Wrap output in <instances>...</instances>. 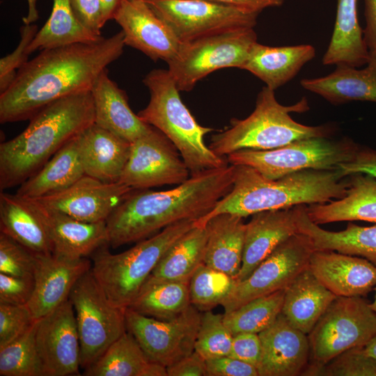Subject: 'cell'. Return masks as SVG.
Returning <instances> with one entry per match:
<instances>
[{
  "mask_svg": "<svg viewBox=\"0 0 376 376\" xmlns=\"http://www.w3.org/2000/svg\"><path fill=\"white\" fill-rule=\"evenodd\" d=\"M125 45L120 31L95 42L40 51L0 93V123L29 120L57 100L90 91L98 77L121 56Z\"/></svg>",
  "mask_w": 376,
  "mask_h": 376,
  "instance_id": "1",
  "label": "cell"
},
{
  "mask_svg": "<svg viewBox=\"0 0 376 376\" xmlns=\"http://www.w3.org/2000/svg\"><path fill=\"white\" fill-rule=\"evenodd\" d=\"M236 166L228 165L191 174L164 191H132L107 218L109 245L117 248L146 239L184 220L208 213L231 189Z\"/></svg>",
  "mask_w": 376,
  "mask_h": 376,
  "instance_id": "2",
  "label": "cell"
},
{
  "mask_svg": "<svg viewBox=\"0 0 376 376\" xmlns=\"http://www.w3.org/2000/svg\"><path fill=\"white\" fill-rule=\"evenodd\" d=\"M26 128L0 144V190L22 185L95 122L91 92L65 96L38 111Z\"/></svg>",
  "mask_w": 376,
  "mask_h": 376,
  "instance_id": "3",
  "label": "cell"
},
{
  "mask_svg": "<svg viewBox=\"0 0 376 376\" xmlns=\"http://www.w3.org/2000/svg\"><path fill=\"white\" fill-rule=\"evenodd\" d=\"M235 166L230 191L195 226H205L211 218L224 213L244 218L265 210L329 202L343 198L349 187L348 175L338 168L306 169L271 180L251 166Z\"/></svg>",
  "mask_w": 376,
  "mask_h": 376,
  "instance_id": "4",
  "label": "cell"
},
{
  "mask_svg": "<svg viewBox=\"0 0 376 376\" xmlns=\"http://www.w3.org/2000/svg\"><path fill=\"white\" fill-rule=\"evenodd\" d=\"M308 109L305 97L295 104L282 105L274 91L265 86L257 96L253 111L246 118L231 119L230 127L212 136L209 147L217 155L225 157L243 149L271 150L301 139L333 136L336 132L333 125H305L290 116Z\"/></svg>",
  "mask_w": 376,
  "mask_h": 376,
  "instance_id": "5",
  "label": "cell"
},
{
  "mask_svg": "<svg viewBox=\"0 0 376 376\" xmlns=\"http://www.w3.org/2000/svg\"><path fill=\"white\" fill-rule=\"evenodd\" d=\"M143 82L149 90L150 98L138 116L172 142L191 174L228 164L226 157L217 155L206 146L205 136L212 129L196 122L182 102L180 91L168 70H152Z\"/></svg>",
  "mask_w": 376,
  "mask_h": 376,
  "instance_id": "6",
  "label": "cell"
},
{
  "mask_svg": "<svg viewBox=\"0 0 376 376\" xmlns=\"http://www.w3.org/2000/svg\"><path fill=\"white\" fill-rule=\"evenodd\" d=\"M195 222L184 220L171 224L122 253H111L108 244L95 251L91 256V269L110 301L128 307L165 253Z\"/></svg>",
  "mask_w": 376,
  "mask_h": 376,
  "instance_id": "7",
  "label": "cell"
},
{
  "mask_svg": "<svg viewBox=\"0 0 376 376\" xmlns=\"http://www.w3.org/2000/svg\"><path fill=\"white\" fill-rule=\"evenodd\" d=\"M359 146L347 137H310L271 150H240L226 159L230 164L251 166L264 177L275 180L306 169H337L353 159Z\"/></svg>",
  "mask_w": 376,
  "mask_h": 376,
  "instance_id": "8",
  "label": "cell"
},
{
  "mask_svg": "<svg viewBox=\"0 0 376 376\" xmlns=\"http://www.w3.org/2000/svg\"><path fill=\"white\" fill-rule=\"evenodd\" d=\"M375 336L376 313L370 303L363 297H337L308 334L306 369L324 366L349 349L364 347Z\"/></svg>",
  "mask_w": 376,
  "mask_h": 376,
  "instance_id": "9",
  "label": "cell"
},
{
  "mask_svg": "<svg viewBox=\"0 0 376 376\" xmlns=\"http://www.w3.org/2000/svg\"><path fill=\"white\" fill-rule=\"evenodd\" d=\"M69 300L76 318L80 344V366L93 365L127 331L125 309L113 304L91 269L72 288Z\"/></svg>",
  "mask_w": 376,
  "mask_h": 376,
  "instance_id": "10",
  "label": "cell"
},
{
  "mask_svg": "<svg viewBox=\"0 0 376 376\" xmlns=\"http://www.w3.org/2000/svg\"><path fill=\"white\" fill-rule=\"evenodd\" d=\"M257 42L254 29H242L182 42L169 61L168 71L180 91H189L210 73L224 68H242Z\"/></svg>",
  "mask_w": 376,
  "mask_h": 376,
  "instance_id": "11",
  "label": "cell"
},
{
  "mask_svg": "<svg viewBox=\"0 0 376 376\" xmlns=\"http://www.w3.org/2000/svg\"><path fill=\"white\" fill-rule=\"evenodd\" d=\"M315 249L311 238L298 233L280 244L244 280L237 281L221 304L225 313L262 296L286 288L308 268Z\"/></svg>",
  "mask_w": 376,
  "mask_h": 376,
  "instance_id": "12",
  "label": "cell"
},
{
  "mask_svg": "<svg viewBox=\"0 0 376 376\" xmlns=\"http://www.w3.org/2000/svg\"><path fill=\"white\" fill-rule=\"evenodd\" d=\"M181 42L254 29L258 15L206 0H145Z\"/></svg>",
  "mask_w": 376,
  "mask_h": 376,
  "instance_id": "13",
  "label": "cell"
},
{
  "mask_svg": "<svg viewBox=\"0 0 376 376\" xmlns=\"http://www.w3.org/2000/svg\"><path fill=\"white\" fill-rule=\"evenodd\" d=\"M201 314L190 307L170 320H161L125 309L127 331L153 362L169 367L194 351Z\"/></svg>",
  "mask_w": 376,
  "mask_h": 376,
  "instance_id": "14",
  "label": "cell"
},
{
  "mask_svg": "<svg viewBox=\"0 0 376 376\" xmlns=\"http://www.w3.org/2000/svg\"><path fill=\"white\" fill-rule=\"evenodd\" d=\"M190 171L172 142L159 130L149 131L131 143L130 152L119 182L133 189L180 185Z\"/></svg>",
  "mask_w": 376,
  "mask_h": 376,
  "instance_id": "15",
  "label": "cell"
},
{
  "mask_svg": "<svg viewBox=\"0 0 376 376\" xmlns=\"http://www.w3.org/2000/svg\"><path fill=\"white\" fill-rule=\"evenodd\" d=\"M35 341L41 376L80 375L79 338L69 299L37 320Z\"/></svg>",
  "mask_w": 376,
  "mask_h": 376,
  "instance_id": "16",
  "label": "cell"
},
{
  "mask_svg": "<svg viewBox=\"0 0 376 376\" xmlns=\"http://www.w3.org/2000/svg\"><path fill=\"white\" fill-rule=\"evenodd\" d=\"M134 190L119 182H104L85 175L61 191L32 199L79 221L99 222L107 221Z\"/></svg>",
  "mask_w": 376,
  "mask_h": 376,
  "instance_id": "17",
  "label": "cell"
},
{
  "mask_svg": "<svg viewBox=\"0 0 376 376\" xmlns=\"http://www.w3.org/2000/svg\"><path fill=\"white\" fill-rule=\"evenodd\" d=\"M113 19L121 27L125 45L153 61L168 63L180 51L182 42L145 0H121Z\"/></svg>",
  "mask_w": 376,
  "mask_h": 376,
  "instance_id": "18",
  "label": "cell"
},
{
  "mask_svg": "<svg viewBox=\"0 0 376 376\" xmlns=\"http://www.w3.org/2000/svg\"><path fill=\"white\" fill-rule=\"evenodd\" d=\"M91 266L86 258L36 254L34 290L27 304L34 319L42 318L67 301L75 283Z\"/></svg>",
  "mask_w": 376,
  "mask_h": 376,
  "instance_id": "19",
  "label": "cell"
},
{
  "mask_svg": "<svg viewBox=\"0 0 376 376\" xmlns=\"http://www.w3.org/2000/svg\"><path fill=\"white\" fill-rule=\"evenodd\" d=\"M258 335L262 347L259 376L303 375L310 360L308 335L292 326L281 313Z\"/></svg>",
  "mask_w": 376,
  "mask_h": 376,
  "instance_id": "20",
  "label": "cell"
},
{
  "mask_svg": "<svg viewBox=\"0 0 376 376\" xmlns=\"http://www.w3.org/2000/svg\"><path fill=\"white\" fill-rule=\"evenodd\" d=\"M27 199L45 225L52 254L79 259L91 256L99 248L109 245L106 221H79L61 212L47 208L32 198Z\"/></svg>",
  "mask_w": 376,
  "mask_h": 376,
  "instance_id": "21",
  "label": "cell"
},
{
  "mask_svg": "<svg viewBox=\"0 0 376 376\" xmlns=\"http://www.w3.org/2000/svg\"><path fill=\"white\" fill-rule=\"evenodd\" d=\"M308 269L336 297H365L376 286V266L331 250H314Z\"/></svg>",
  "mask_w": 376,
  "mask_h": 376,
  "instance_id": "22",
  "label": "cell"
},
{
  "mask_svg": "<svg viewBox=\"0 0 376 376\" xmlns=\"http://www.w3.org/2000/svg\"><path fill=\"white\" fill-rule=\"evenodd\" d=\"M298 233L296 206L252 214L246 224L242 262L237 281L246 279L280 244Z\"/></svg>",
  "mask_w": 376,
  "mask_h": 376,
  "instance_id": "23",
  "label": "cell"
},
{
  "mask_svg": "<svg viewBox=\"0 0 376 376\" xmlns=\"http://www.w3.org/2000/svg\"><path fill=\"white\" fill-rule=\"evenodd\" d=\"M95 122L97 126L132 143L152 126L130 107L125 91L110 79L108 70L96 79L91 90Z\"/></svg>",
  "mask_w": 376,
  "mask_h": 376,
  "instance_id": "24",
  "label": "cell"
},
{
  "mask_svg": "<svg viewBox=\"0 0 376 376\" xmlns=\"http://www.w3.org/2000/svg\"><path fill=\"white\" fill-rule=\"evenodd\" d=\"M78 138L85 175L104 182H119L129 158L131 143L95 123Z\"/></svg>",
  "mask_w": 376,
  "mask_h": 376,
  "instance_id": "25",
  "label": "cell"
},
{
  "mask_svg": "<svg viewBox=\"0 0 376 376\" xmlns=\"http://www.w3.org/2000/svg\"><path fill=\"white\" fill-rule=\"evenodd\" d=\"M348 178L343 198L306 205L311 221L317 225L345 221L376 223V178L363 173L350 174Z\"/></svg>",
  "mask_w": 376,
  "mask_h": 376,
  "instance_id": "26",
  "label": "cell"
},
{
  "mask_svg": "<svg viewBox=\"0 0 376 376\" xmlns=\"http://www.w3.org/2000/svg\"><path fill=\"white\" fill-rule=\"evenodd\" d=\"M300 84L335 105L352 101L376 103V62L368 61L362 69L338 65L331 73L303 79Z\"/></svg>",
  "mask_w": 376,
  "mask_h": 376,
  "instance_id": "27",
  "label": "cell"
},
{
  "mask_svg": "<svg viewBox=\"0 0 376 376\" xmlns=\"http://www.w3.org/2000/svg\"><path fill=\"white\" fill-rule=\"evenodd\" d=\"M315 56V49L311 45L269 47L256 42L241 69L275 91L292 79Z\"/></svg>",
  "mask_w": 376,
  "mask_h": 376,
  "instance_id": "28",
  "label": "cell"
},
{
  "mask_svg": "<svg viewBox=\"0 0 376 376\" xmlns=\"http://www.w3.org/2000/svg\"><path fill=\"white\" fill-rule=\"evenodd\" d=\"M336 297L307 268L285 288L281 314L308 335Z\"/></svg>",
  "mask_w": 376,
  "mask_h": 376,
  "instance_id": "29",
  "label": "cell"
},
{
  "mask_svg": "<svg viewBox=\"0 0 376 376\" xmlns=\"http://www.w3.org/2000/svg\"><path fill=\"white\" fill-rule=\"evenodd\" d=\"M306 205L297 209L298 232L308 235L315 250H331L363 258L376 266V225L361 226L349 222L345 230H324L310 220Z\"/></svg>",
  "mask_w": 376,
  "mask_h": 376,
  "instance_id": "30",
  "label": "cell"
},
{
  "mask_svg": "<svg viewBox=\"0 0 376 376\" xmlns=\"http://www.w3.org/2000/svg\"><path fill=\"white\" fill-rule=\"evenodd\" d=\"M208 236L203 263L236 279L242 262L246 224L243 217L224 213L205 224Z\"/></svg>",
  "mask_w": 376,
  "mask_h": 376,
  "instance_id": "31",
  "label": "cell"
},
{
  "mask_svg": "<svg viewBox=\"0 0 376 376\" xmlns=\"http://www.w3.org/2000/svg\"><path fill=\"white\" fill-rule=\"evenodd\" d=\"M78 136L64 145L20 185L16 194L27 198L46 196L68 188L84 176Z\"/></svg>",
  "mask_w": 376,
  "mask_h": 376,
  "instance_id": "32",
  "label": "cell"
},
{
  "mask_svg": "<svg viewBox=\"0 0 376 376\" xmlns=\"http://www.w3.org/2000/svg\"><path fill=\"white\" fill-rule=\"evenodd\" d=\"M0 230L36 254L52 253L41 219L30 201L16 193H0Z\"/></svg>",
  "mask_w": 376,
  "mask_h": 376,
  "instance_id": "33",
  "label": "cell"
},
{
  "mask_svg": "<svg viewBox=\"0 0 376 376\" xmlns=\"http://www.w3.org/2000/svg\"><path fill=\"white\" fill-rule=\"evenodd\" d=\"M358 0H337L334 28L322 62L359 68L369 61L357 13Z\"/></svg>",
  "mask_w": 376,
  "mask_h": 376,
  "instance_id": "34",
  "label": "cell"
},
{
  "mask_svg": "<svg viewBox=\"0 0 376 376\" xmlns=\"http://www.w3.org/2000/svg\"><path fill=\"white\" fill-rule=\"evenodd\" d=\"M86 376H168L166 367L152 361L135 338L126 331L85 369Z\"/></svg>",
  "mask_w": 376,
  "mask_h": 376,
  "instance_id": "35",
  "label": "cell"
},
{
  "mask_svg": "<svg viewBox=\"0 0 376 376\" xmlns=\"http://www.w3.org/2000/svg\"><path fill=\"white\" fill-rule=\"evenodd\" d=\"M104 38L82 24L75 14L70 0H53L49 17L38 30L27 48L35 51L78 43H92Z\"/></svg>",
  "mask_w": 376,
  "mask_h": 376,
  "instance_id": "36",
  "label": "cell"
},
{
  "mask_svg": "<svg viewBox=\"0 0 376 376\" xmlns=\"http://www.w3.org/2000/svg\"><path fill=\"white\" fill-rule=\"evenodd\" d=\"M207 236L206 226H195L168 249L149 277L189 283L203 263Z\"/></svg>",
  "mask_w": 376,
  "mask_h": 376,
  "instance_id": "37",
  "label": "cell"
},
{
  "mask_svg": "<svg viewBox=\"0 0 376 376\" xmlns=\"http://www.w3.org/2000/svg\"><path fill=\"white\" fill-rule=\"evenodd\" d=\"M191 305L189 283L148 277L127 308L148 317L170 320L180 315Z\"/></svg>",
  "mask_w": 376,
  "mask_h": 376,
  "instance_id": "38",
  "label": "cell"
},
{
  "mask_svg": "<svg viewBox=\"0 0 376 376\" xmlns=\"http://www.w3.org/2000/svg\"><path fill=\"white\" fill-rule=\"evenodd\" d=\"M285 288L256 298L228 313L224 322L233 336L259 334L269 327L281 313Z\"/></svg>",
  "mask_w": 376,
  "mask_h": 376,
  "instance_id": "39",
  "label": "cell"
},
{
  "mask_svg": "<svg viewBox=\"0 0 376 376\" xmlns=\"http://www.w3.org/2000/svg\"><path fill=\"white\" fill-rule=\"evenodd\" d=\"M236 283L233 276L203 263L189 282L191 304L200 311H210L222 304Z\"/></svg>",
  "mask_w": 376,
  "mask_h": 376,
  "instance_id": "40",
  "label": "cell"
},
{
  "mask_svg": "<svg viewBox=\"0 0 376 376\" xmlns=\"http://www.w3.org/2000/svg\"><path fill=\"white\" fill-rule=\"evenodd\" d=\"M36 321L21 336L0 347L1 376H41L35 341Z\"/></svg>",
  "mask_w": 376,
  "mask_h": 376,
  "instance_id": "41",
  "label": "cell"
},
{
  "mask_svg": "<svg viewBox=\"0 0 376 376\" xmlns=\"http://www.w3.org/2000/svg\"><path fill=\"white\" fill-rule=\"evenodd\" d=\"M233 335L224 322V314L210 311L201 314L194 350L205 360L228 356Z\"/></svg>",
  "mask_w": 376,
  "mask_h": 376,
  "instance_id": "42",
  "label": "cell"
},
{
  "mask_svg": "<svg viewBox=\"0 0 376 376\" xmlns=\"http://www.w3.org/2000/svg\"><path fill=\"white\" fill-rule=\"evenodd\" d=\"M303 375L376 376V359L364 347L349 349L320 367L307 368Z\"/></svg>",
  "mask_w": 376,
  "mask_h": 376,
  "instance_id": "43",
  "label": "cell"
},
{
  "mask_svg": "<svg viewBox=\"0 0 376 376\" xmlns=\"http://www.w3.org/2000/svg\"><path fill=\"white\" fill-rule=\"evenodd\" d=\"M36 254L0 233V273L34 278Z\"/></svg>",
  "mask_w": 376,
  "mask_h": 376,
  "instance_id": "44",
  "label": "cell"
},
{
  "mask_svg": "<svg viewBox=\"0 0 376 376\" xmlns=\"http://www.w3.org/2000/svg\"><path fill=\"white\" fill-rule=\"evenodd\" d=\"M38 31L35 24H24L20 39L15 50L0 59V93L13 83L18 70L29 61L27 48Z\"/></svg>",
  "mask_w": 376,
  "mask_h": 376,
  "instance_id": "45",
  "label": "cell"
},
{
  "mask_svg": "<svg viewBox=\"0 0 376 376\" xmlns=\"http://www.w3.org/2000/svg\"><path fill=\"white\" fill-rule=\"evenodd\" d=\"M36 320L27 304H0V347L21 336Z\"/></svg>",
  "mask_w": 376,
  "mask_h": 376,
  "instance_id": "46",
  "label": "cell"
},
{
  "mask_svg": "<svg viewBox=\"0 0 376 376\" xmlns=\"http://www.w3.org/2000/svg\"><path fill=\"white\" fill-rule=\"evenodd\" d=\"M34 278L0 273V304L26 305L33 295Z\"/></svg>",
  "mask_w": 376,
  "mask_h": 376,
  "instance_id": "47",
  "label": "cell"
},
{
  "mask_svg": "<svg viewBox=\"0 0 376 376\" xmlns=\"http://www.w3.org/2000/svg\"><path fill=\"white\" fill-rule=\"evenodd\" d=\"M262 353L258 334L241 333L233 336L229 357L258 368Z\"/></svg>",
  "mask_w": 376,
  "mask_h": 376,
  "instance_id": "48",
  "label": "cell"
},
{
  "mask_svg": "<svg viewBox=\"0 0 376 376\" xmlns=\"http://www.w3.org/2000/svg\"><path fill=\"white\" fill-rule=\"evenodd\" d=\"M207 376H259L256 367L229 356L206 360Z\"/></svg>",
  "mask_w": 376,
  "mask_h": 376,
  "instance_id": "49",
  "label": "cell"
},
{
  "mask_svg": "<svg viewBox=\"0 0 376 376\" xmlns=\"http://www.w3.org/2000/svg\"><path fill=\"white\" fill-rule=\"evenodd\" d=\"M72 10L79 20L93 31L101 34L104 26L102 22L100 0H70Z\"/></svg>",
  "mask_w": 376,
  "mask_h": 376,
  "instance_id": "50",
  "label": "cell"
},
{
  "mask_svg": "<svg viewBox=\"0 0 376 376\" xmlns=\"http://www.w3.org/2000/svg\"><path fill=\"white\" fill-rule=\"evenodd\" d=\"M338 169L344 176L363 173L376 178V150L359 145L353 159Z\"/></svg>",
  "mask_w": 376,
  "mask_h": 376,
  "instance_id": "51",
  "label": "cell"
},
{
  "mask_svg": "<svg viewBox=\"0 0 376 376\" xmlns=\"http://www.w3.org/2000/svg\"><path fill=\"white\" fill-rule=\"evenodd\" d=\"M166 370L168 376H207L206 360L195 350Z\"/></svg>",
  "mask_w": 376,
  "mask_h": 376,
  "instance_id": "52",
  "label": "cell"
},
{
  "mask_svg": "<svg viewBox=\"0 0 376 376\" xmlns=\"http://www.w3.org/2000/svg\"><path fill=\"white\" fill-rule=\"evenodd\" d=\"M365 28L363 40L369 54V61L376 62V0H364Z\"/></svg>",
  "mask_w": 376,
  "mask_h": 376,
  "instance_id": "53",
  "label": "cell"
},
{
  "mask_svg": "<svg viewBox=\"0 0 376 376\" xmlns=\"http://www.w3.org/2000/svg\"><path fill=\"white\" fill-rule=\"evenodd\" d=\"M238 10L258 15L262 10L270 7L281 6L285 0H206Z\"/></svg>",
  "mask_w": 376,
  "mask_h": 376,
  "instance_id": "54",
  "label": "cell"
},
{
  "mask_svg": "<svg viewBox=\"0 0 376 376\" xmlns=\"http://www.w3.org/2000/svg\"><path fill=\"white\" fill-rule=\"evenodd\" d=\"M102 5V22L105 24L110 19H113V15L117 10L121 0H100Z\"/></svg>",
  "mask_w": 376,
  "mask_h": 376,
  "instance_id": "55",
  "label": "cell"
},
{
  "mask_svg": "<svg viewBox=\"0 0 376 376\" xmlns=\"http://www.w3.org/2000/svg\"><path fill=\"white\" fill-rule=\"evenodd\" d=\"M37 1L38 0H27L28 13L26 16L22 18L24 24H33L38 19Z\"/></svg>",
  "mask_w": 376,
  "mask_h": 376,
  "instance_id": "56",
  "label": "cell"
},
{
  "mask_svg": "<svg viewBox=\"0 0 376 376\" xmlns=\"http://www.w3.org/2000/svg\"><path fill=\"white\" fill-rule=\"evenodd\" d=\"M366 352L376 359V336L364 346Z\"/></svg>",
  "mask_w": 376,
  "mask_h": 376,
  "instance_id": "57",
  "label": "cell"
},
{
  "mask_svg": "<svg viewBox=\"0 0 376 376\" xmlns=\"http://www.w3.org/2000/svg\"><path fill=\"white\" fill-rule=\"evenodd\" d=\"M370 306L376 313V286H375V295L373 302L370 303Z\"/></svg>",
  "mask_w": 376,
  "mask_h": 376,
  "instance_id": "58",
  "label": "cell"
},
{
  "mask_svg": "<svg viewBox=\"0 0 376 376\" xmlns=\"http://www.w3.org/2000/svg\"><path fill=\"white\" fill-rule=\"evenodd\" d=\"M128 1H137V0H128Z\"/></svg>",
  "mask_w": 376,
  "mask_h": 376,
  "instance_id": "59",
  "label": "cell"
}]
</instances>
